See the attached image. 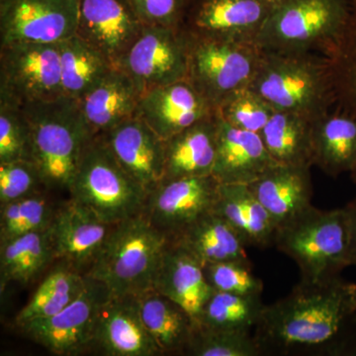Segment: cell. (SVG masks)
<instances>
[{
    "label": "cell",
    "mask_w": 356,
    "mask_h": 356,
    "mask_svg": "<svg viewBox=\"0 0 356 356\" xmlns=\"http://www.w3.org/2000/svg\"><path fill=\"white\" fill-rule=\"evenodd\" d=\"M261 355L356 356V284L301 280L266 305L254 327Z\"/></svg>",
    "instance_id": "cell-1"
},
{
    "label": "cell",
    "mask_w": 356,
    "mask_h": 356,
    "mask_svg": "<svg viewBox=\"0 0 356 356\" xmlns=\"http://www.w3.org/2000/svg\"><path fill=\"white\" fill-rule=\"evenodd\" d=\"M250 88L275 111L294 112L313 120L337 103L331 60L315 53L262 50Z\"/></svg>",
    "instance_id": "cell-2"
},
{
    "label": "cell",
    "mask_w": 356,
    "mask_h": 356,
    "mask_svg": "<svg viewBox=\"0 0 356 356\" xmlns=\"http://www.w3.org/2000/svg\"><path fill=\"white\" fill-rule=\"evenodd\" d=\"M30 128V158L44 187L69 191L91 133L76 99L60 96L22 105Z\"/></svg>",
    "instance_id": "cell-3"
},
{
    "label": "cell",
    "mask_w": 356,
    "mask_h": 356,
    "mask_svg": "<svg viewBox=\"0 0 356 356\" xmlns=\"http://www.w3.org/2000/svg\"><path fill=\"white\" fill-rule=\"evenodd\" d=\"M170 238L143 213L113 225L86 275L114 296H137L152 289Z\"/></svg>",
    "instance_id": "cell-4"
},
{
    "label": "cell",
    "mask_w": 356,
    "mask_h": 356,
    "mask_svg": "<svg viewBox=\"0 0 356 356\" xmlns=\"http://www.w3.org/2000/svg\"><path fill=\"white\" fill-rule=\"evenodd\" d=\"M274 245L296 262L302 280L320 282L353 266L351 228L346 208L312 207L276 231Z\"/></svg>",
    "instance_id": "cell-5"
},
{
    "label": "cell",
    "mask_w": 356,
    "mask_h": 356,
    "mask_svg": "<svg viewBox=\"0 0 356 356\" xmlns=\"http://www.w3.org/2000/svg\"><path fill=\"white\" fill-rule=\"evenodd\" d=\"M350 0H276L257 38L261 50L330 57L343 38Z\"/></svg>",
    "instance_id": "cell-6"
},
{
    "label": "cell",
    "mask_w": 356,
    "mask_h": 356,
    "mask_svg": "<svg viewBox=\"0 0 356 356\" xmlns=\"http://www.w3.org/2000/svg\"><path fill=\"white\" fill-rule=\"evenodd\" d=\"M67 191L70 199L110 225L143 213L147 194L124 170L100 135L84 149Z\"/></svg>",
    "instance_id": "cell-7"
},
{
    "label": "cell",
    "mask_w": 356,
    "mask_h": 356,
    "mask_svg": "<svg viewBox=\"0 0 356 356\" xmlns=\"http://www.w3.org/2000/svg\"><path fill=\"white\" fill-rule=\"evenodd\" d=\"M186 35L185 79L215 109L227 96L250 86L261 63L259 44Z\"/></svg>",
    "instance_id": "cell-8"
},
{
    "label": "cell",
    "mask_w": 356,
    "mask_h": 356,
    "mask_svg": "<svg viewBox=\"0 0 356 356\" xmlns=\"http://www.w3.org/2000/svg\"><path fill=\"white\" fill-rule=\"evenodd\" d=\"M63 93L58 44L23 42L0 48V100L22 105Z\"/></svg>",
    "instance_id": "cell-9"
},
{
    "label": "cell",
    "mask_w": 356,
    "mask_h": 356,
    "mask_svg": "<svg viewBox=\"0 0 356 356\" xmlns=\"http://www.w3.org/2000/svg\"><path fill=\"white\" fill-rule=\"evenodd\" d=\"M111 296L102 282L86 275L83 291L72 303L56 315L32 321L20 329L54 355H79L92 348L98 316Z\"/></svg>",
    "instance_id": "cell-10"
},
{
    "label": "cell",
    "mask_w": 356,
    "mask_h": 356,
    "mask_svg": "<svg viewBox=\"0 0 356 356\" xmlns=\"http://www.w3.org/2000/svg\"><path fill=\"white\" fill-rule=\"evenodd\" d=\"M117 67L140 93L186 79L187 35L182 29L145 26Z\"/></svg>",
    "instance_id": "cell-11"
},
{
    "label": "cell",
    "mask_w": 356,
    "mask_h": 356,
    "mask_svg": "<svg viewBox=\"0 0 356 356\" xmlns=\"http://www.w3.org/2000/svg\"><path fill=\"white\" fill-rule=\"evenodd\" d=\"M79 0H0V44H58L76 34Z\"/></svg>",
    "instance_id": "cell-12"
},
{
    "label": "cell",
    "mask_w": 356,
    "mask_h": 356,
    "mask_svg": "<svg viewBox=\"0 0 356 356\" xmlns=\"http://www.w3.org/2000/svg\"><path fill=\"white\" fill-rule=\"evenodd\" d=\"M220 184L213 175L163 179L147 194L143 214L172 238L214 210Z\"/></svg>",
    "instance_id": "cell-13"
},
{
    "label": "cell",
    "mask_w": 356,
    "mask_h": 356,
    "mask_svg": "<svg viewBox=\"0 0 356 356\" xmlns=\"http://www.w3.org/2000/svg\"><path fill=\"white\" fill-rule=\"evenodd\" d=\"M274 0H191L182 29L194 36L257 43Z\"/></svg>",
    "instance_id": "cell-14"
},
{
    "label": "cell",
    "mask_w": 356,
    "mask_h": 356,
    "mask_svg": "<svg viewBox=\"0 0 356 356\" xmlns=\"http://www.w3.org/2000/svg\"><path fill=\"white\" fill-rule=\"evenodd\" d=\"M144 28L128 0H79L76 35L115 67Z\"/></svg>",
    "instance_id": "cell-15"
},
{
    "label": "cell",
    "mask_w": 356,
    "mask_h": 356,
    "mask_svg": "<svg viewBox=\"0 0 356 356\" xmlns=\"http://www.w3.org/2000/svg\"><path fill=\"white\" fill-rule=\"evenodd\" d=\"M100 136L124 170L147 192L163 180L165 140L139 117L122 122Z\"/></svg>",
    "instance_id": "cell-16"
},
{
    "label": "cell",
    "mask_w": 356,
    "mask_h": 356,
    "mask_svg": "<svg viewBox=\"0 0 356 356\" xmlns=\"http://www.w3.org/2000/svg\"><path fill=\"white\" fill-rule=\"evenodd\" d=\"M216 114V109L186 79L140 95L137 116L163 140Z\"/></svg>",
    "instance_id": "cell-17"
},
{
    "label": "cell",
    "mask_w": 356,
    "mask_h": 356,
    "mask_svg": "<svg viewBox=\"0 0 356 356\" xmlns=\"http://www.w3.org/2000/svg\"><path fill=\"white\" fill-rule=\"evenodd\" d=\"M112 227L92 211L70 199L56 210L50 226L55 259L69 262L81 273L83 268L88 270Z\"/></svg>",
    "instance_id": "cell-18"
},
{
    "label": "cell",
    "mask_w": 356,
    "mask_h": 356,
    "mask_svg": "<svg viewBox=\"0 0 356 356\" xmlns=\"http://www.w3.org/2000/svg\"><path fill=\"white\" fill-rule=\"evenodd\" d=\"M92 348L108 356L163 355L145 327L135 296H114L102 307Z\"/></svg>",
    "instance_id": "cell-19"
},
{
    "label": "cell",
    "mask_w": 356,
    "mask_h": 356,
    "mask_svg": "<svg viewBox=\"0 0 356 356\" xmlns=\"http://www.w3.org/2000/svg\"><path fill=\"white\" fill-rule=\"evenodd\" d=\"M218 123L217 153L212 175L220 184L250 185L278 165L267 151L261 134L241 130L219 117Z\"/></svg>",
    "instance_id": "cell-20"
},
{
    "label": "cell",
    "mask_w": 356,
    "mask_h": 356,
    "mask_svg": "<svg viewBox=\"0 0 356 356\" xmlns=\"http://www.w3.org/2000/svg\"><path fill=\"white\" fill-rule=\"evenodd\" d=\"M140 95L132 79L114 67L76 102L91 133L98 136L137 116Z\"/></svg>",
    "instance_id": "cell-21"
},
{
    "label": "cell",
    "mask_w": 356,
    "mask_h": 356,
    "mask_svg": "<svg viewBox=\"0 0 356 356\" xmlns=\"http://www.w3.org/2000/svg\"><path fill=\"white\" fill-rule=\"evenodd\" d=\"M310 168L275 165L248 185L277 228L313 206Z\"/></svg>",
    "instance_id": "cell-22"
},
{
    "label": "cell",
    "mask_w": 356,
    "mask_h": 356,
    "mask_svg": "<svg viewBox=\"0 0 356 356\" xmlns=\"http://www.w3.org/2000/svg\"><path fill=\"white\" fill-rule=\"evenodd\" d=\"M153 288L184 308L193 318L194 324L214 292L206 278L202 264L170 240Z\"/></svg>",
    "instance_id": "cell-23"
},
{
    "label": "cell",
    "mask_w": 356,
    "mask_h": 356,
    "mask_svg": "<svg viewBox=\"0 0 356 356\" xmlns=\"http://www.w3.org/2000/svg\"><path fill=\"white\" fill-rule=\"evenodd\" d=\"M218 131L219 123L215 114L165 140L163 179L212 175Z\"/></svg>",
    "instance_id": "cell-24"
},
{
    "label": "cell",
    "mask_w": 356,
    "mask_h": 356,
    "mask_svg": "<svg viewBox=\"0 0 356 356\" xmlns=\"http://www.w3.org/2000/svg\"><path fill=\"white\" fill-rule=\"evenodd\" d=\"M314 165L332 177L356 170V115L337 109L312 124Z\"/></svg>",
    "instance_id": "cell-25"
},
{
    "label": "cell",
    "mask_w": 356,
    "mask_h": 356,
    "mask_svg": "<svg viewBox=\"0 0 356 356\" xmlns=\"http://www.w3.org/2000/svg\"><path fill=\"white\" fill-rule=\"evenodd\" d=\"M202 266L215 262L247 261L245 245L233 227L215 211L192 222L170 238Z\"/></svg>",
    "instance_id": "cell-26"
},
{
    "label": "cell",
    "mask_w": 356,
    "mask_h": 356,
    "mask_svg": "<svg viewBox=\"0 0 356 356\" xmlns=\"http://www.w3.org/2000/svg\"><path fill=\"white\" fill-rule=\"evenodd\" d=\"M238 232L247 247L274 245L276 227L273 218L245 184H220L214 210Z\"/></svg>",
    "instance_id": "cell-27"
},
{
    "label": "cell",
    "mask_w": 356,
    "mask_h": 356,
    "mask_svg": "<svg viewBox=\"0 0 356 356\" xmlns=\"http://www.w3.org/2000/svg\"><path fill=\"white\" fill-rule=\"evenodd\" d=\"M135 297L145 327L161 353L184 355L194 329L191 316L154 288Z\"/></svg>",
    "instance_id": "cell-28"
},
{
    "label": "cell",
    "mask_w": 356,
    "mask_h": 356,
    "mask_svg": "<svg viewBox=\"0 0 356 356\" xmlns=\"http://www.w3.org/2000/svg\"><path fill=\"white\" fill-rule=\"evenodd\" d=\"M0 285L28 284L55 261L50 227L0 242Z\"/></svg>",
    "instance_id": "cell-29"
},
{
    "label": "cell",
    "mask_w": 356,
    "mask_h": 356,
    "mask_svg": "<svg viewBox=\"0 0 356 356\" xmlns=\"http://www.w3.org/2000/svg\"><path fill=\"white\" fill-rule=\"evenodd\" d=\"M313 119L288 111H275L261 134L271 158L278 165H314Z\"/></svg>",
    "instance_id": "cell-30"
},
{
    "label": "cell",
    "mask_w": 356,
    "mask_h": 356,
    "mask_svg": "<svg viewBox=\"0 0 356 356\" xmlns=\"http://www.w3.org/2000/svg\"><path fill=\"white\" fill-rule=\"evenodd\" d=\"M86 284V273L69 262L60 261L21 309L16 325L20 327L32 321L56 315L79 296Z\"/></svg>",
    "instance_id": "cell-31"
},
{
    "label": "cell",
    "mask_w": 356,
    "mask_h": 356,
    "mask_svg": "<svg viewBox=\"0 0 356 356\" xmlns=\"http://www.w3.org/2000/svg\"><path fill=\"white\" fill-rule=\"evenodd\" d=\"M58 44L63 93L67 97L79 99L115 67L103 54L77 35Z\"/></svg>",
    "instance_id": "cell-32"
},
{
    "label": "cell",
    "mask_w": 356,
    "mask_h": 356,
    "mask_svg": "<svg viewBox=\"0 0 356 356\" xmlns=\"http://www.w3.org/2000/svg\"><path fill=\"white\" fill-rule=\"evenodd\" d=\"M261 296L212 293L194 325L222 331L250 332L264 311Z\"/></svg>",
    "instance_id": "cell-33"
},
{
    "label": "cell",
    "mask_w": 356,
    "mask_h": 356,
    "mask_svg": "<svg viewBox=\"0 0 356 356\" xmlns=\"http://www.w3.org/2000/svg\"><path fill=\"white\" fill-rule=\"evenodd\" d=\"M41 192L2 204L0 209V242L48 229L56 213Z\"/></svg>",
    "instance_id": "cell-34"
},
{
    "label": "cell",
    "mask_w": 356,
    "mask_h": 356,
    "mask_svg": "<svg viewBox=\"0 0 356 356\" xmlns=\"http://www.w3.org/2000/svg\"><path fill=\"white\" fill-rule=\"evenodd\" d=\"M351 14L339 46L330 57L334 72L337 109L356 115V0H350Z\"/></svg>",
    "instance_id": "cell-35"
},
{
    "label": "cell",
    "mask_w": 356,
    "mask_h": 356,
    "mask_svg": "<svg viewBox=\"0 0 356 356\" xmlns=\"http://www.w3.org/2000/svg\"><path fill=\"white\" fill-rule=\"evenodd\" d=\"M184 355L192 356L261 355L254 334L250 332L222 331L194 325Z\"/></svg>",
    "instance_id": "cell-36"
},
{
    "label": "cell",
    "mask_w": 356,
    "mask_h": 356,
    "mask_svg": "<svg viewBox=\"0 0 356 356\" xmlns=\"http://www.w3.org/2000/svg\"><path fill=\"white\" fill-rule=\"evenodd\" d=\"M275 109L250 86L227 96L216 108L222 121L250 132L261 133Z\"/></svg>",
    "instance_id": "cell-37"
},
{
    "label": "cell",
    "mask_w": 356,
    "mask_h": 356,
    "mask_svg": "<svg viewBox=\"0 0 356 356\" xmlns=\"http://www.w3.org/2000/svg\"><path fill=\"white\" fill-rule=\"evenodd\" d=\"M29 159L30 128L22 106L0 100V163Z\"/></svg>",
    "instance_id": "cell-38"
},
{
    "label": "cell",
    "mask_w": 356,
    "mask_h": 356,
    "mask_svg": "<svg viewBox=\"0 0 356 356\" xmlns=\"http://www.w3.org/2000/svg\"><path fill=\"white\" fill-rule=\"evenodd\" d=\"M206 278L215 291L261 296L262 281L254 275L247 261L215 262L203 266Z\"/></svg>",
    "instance_id": "cell-39"
},
{
    "label": "cell",
    "mask_w": 356,
    "mask_h": 356,
    "mask_svg": "<svg viewBox=\"0 0 356 356\" xmlns=\"http://www.w3.org/2000/svg\"><path fill=\"white\" fill-rule=\"evenodd\" d=\"M40 186L43 181L32 161L0 163V205L39 193Z\"/></svg>",
    "instance_id": "cell-40"
},
{
    "label": "cell",
    "mask_w": 356,
    "mask_h": 356,
    "mask_svg": "<svg viewBox=\"0 0 356 356\" xmlns=\"http://www.w3.org/2000/svg\"><path fill=\"white\" fill-rule=\"evenodd\" d=\"M145 26L181 29L191 0H128Z\"/></svg>",
    "instance_id": "cell-41"
},
{
    "label": "cell",
    "mask_w": 356,
    "mask_h": 356,
    "mask_svg": "<svg viewBox=\"0 0 356 356\" xmlns=\"http://www.w3.org/2000/svg\"><path fill=\"white\" fill-rule=\"evenodd\" d=\"M350 215L351 228V254H353V266H356V197L346 206Z\"/></svg>",
    "instance_id": "cell-42"
},
{
    "label": "cell",
    "mask_w": 356,
    "mask_h": 356,
    "mask_svg": "<svg viewBox=\"0 0 356 356\" xmlns=\"http://www.w3.org/2000/svg\"><path fill=\"white\" fill-rule=\"evenodd\" d=\"M350 178L353 180V184L356 185V170L355 172L350 173Z\"/></svg>",
    "instance_id": "cell-43"
},
{
    "label": "cell",
    "mask_w": 356,
    "mask_h": 356,
    "mask_svg": "<svg viewBox=\"0 0 356 356\" xmlns=\"http://www.w3.org/2000/svg\"><path fill=\"white\" fill-rule=\"evenodd\" d=\"M274 1H276V0H274Z\"/></svg>",
    "instance_id": "cell-44"
}]
</instances>
